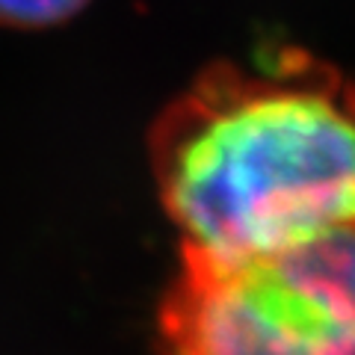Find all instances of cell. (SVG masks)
I'll return each mask as SVG.
<instances>
[{"mask_svg": "<svg viewBox=\"0 0 355 355\" xmlns=\"http://www.w3.org/2000/svg\"><path fill=\"white\" fill-rule=\"evenodd\" d=\"M184 252L243 261L355 219V86L311 62L214 71L154 137Z\"/></svg>", "mask_w": 355, "mask_h": 355, "instance_id": "6da1fadb", "label": "cell"}, {"mask_svg": "<svg viewBox=\"0 0 355 355\" xmlns=\"http://www.w3.org/2000/svg\"><path fill=\"white\" fill-rule=\"evenodd\" d=\"M181 254L163 355H355V219L243 261Z\"/></svg>", "mask_w": 355, "mask_h": 355, "instance_id": "7a4b0ae2", "label": "cell"}, {"mask_svg": "<svg viewBox=\"0 0 355 355\" xmlns=\"http://www.w3.org/2000/svg\"><path fill=\"white\" fill-rule=\"evenodd\" d=\"M89 0H0V27L42 30L74 18Z\"/></svg>", "mask_w": 355, "mask_h": 355, "instance_id": "3957f363", "label": "cell"}]
</instances>
